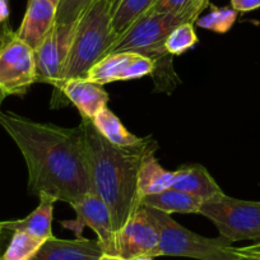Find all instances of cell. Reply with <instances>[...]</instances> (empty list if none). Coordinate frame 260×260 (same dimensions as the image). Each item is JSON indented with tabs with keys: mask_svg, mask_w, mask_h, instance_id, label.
<instances>
[{
	"mask_svg": "<svg viewBox=\"0 0 260 260\" xmlns=\"http://www.w3.org/2000/svg\"><path fill=\"white\" fill-rule=\"evenodd\" d=\"M0 125L23 154L29 194L72 206L93 192L82 125L69 129L2 111Z\"/></svg>",
	"mask_w": 260,
	"mask_h": 260,
	"instance_id": "6da1fadb",
	"label": "cell"
},
{
	"mask_svg": "<svg viewBox=\"0 0 260 260\" xmlns=\"http://www.w3.org/2000/svg\"><path fill=\"white\" fill-rule=\"evenodd\" d=\"M87 158L93 192L109 208L115 234L142 206L138 172L144 157L154 153L157 143L147 137L134 147L121 148L109 143L89 119H82Z\"/></svg>",
	"mask_w": 260,
	"mask_h": 260,
	"instance_id": "7a4b0ae2",
	"label": "cell"
},
{
	"mask_svg": "<svg viewBox=\"0 0 260 260\" xmlns=\"http://www.w3.org/2000/svg\"><path fill=\"white\" fill-rule=\"evenodd\" d=\"M209 4H194L179 13H154L148 11L117 37L106 55L130 51L147 56L154 62L152 77L157 91L171 92L180 81L172 67V55L165 49V41L180 24L195 23Z\"/></svg>",
	"mask_w": 260,
	"mask_h": 260,
	"instance_id": "3957f363",
	"label": "cell"
},
{
	"mask_svg": "<svg viewBox=\"0 0 260 260\" xmlns=\"http://www.w3.org/2000/svg\"><path fill=\"white\" fill-rule=\"evenodd\" d=\"M120 0H94L78 19L61 74L54 88L74 78H84L87 72L106 55L115 42L112 17Z\"/></svg>",
	"mask_w": 260,
	"mask_h": 260,
	"instance_id": "277c9868",
	"label": "cell"
},
{
	"mask_svg": "<svg viewBox=\"0 0 260 260\" xmlns=\"http://www.w3.org/2000/svg\"><path fill=\"white\" fill-rule=\"evenodd\" d=\"M159 229V256H182L198 260H237L236 247L219 237H204L177 223L171 214L152 209Z\"/></svg>",
	"mask_w": 260,
	"mask_h": 260,
	"instance_id": "5b68a950",
	"label": "cell"
},
{
	"mask_svg": "<svg viewBox=\"0 0 260 260\" xmlns=\"http://www.w3.org/2000/svg\"><path fill=\"white\" fill-rule=\"evenodd\" d=\"M199 214L211 219L227 241H260V202L231 198L224 192L204 202Z\"/></svg>",
	"mask_w": 260,
	"mask_h": 260,
	"instance_id": "8992f818",
	"label": "cell"
},
{
	"mask_svg": "<svg viewBox=\"0 0 260 260\" xmlns=\"http://www.w3.org/2000/svg\"><path fill=\"white\" fill-rule=\"evenodd\" d=\"M36 83L35 50L9 31L0 47V88L8 96H23Z\"/></svg>",
	"mask_w": 260,
	"mask_h": 260,
	"instance_id": "52a82bcc",
	"label": "cell"
},
{
	"mask_svg": "<svg viewBox=\"0 0 260 260\" xmlns=\"http://www.w3.org/2000/svg\"><path fill=\"white\" fill-rule=\"evenodd\" d=\"M159 229L148 207L142 204L116 232V255L124 259L159 256Z\"/></svg>",
	"mask_w": 260,
	"mask_h": 260,
	"instance_id": "ba28073f",
	"label": "cell"
},
{
	"mask_svg": "<svg viewBox=\"0 0 260 260\" xmlns=\"http://www.w3.org/2000/svg\"><path fill=\"white\" fill-rule=\"evenodd\" d=\"M71 207L76 212L77 218L74 221H62V227L72 230L77 237H81L84 227H89L97 235V240L105 254L116 255V234L112 226L111 214L99 195L89 192Z\"/></svg>",
	"mask_w": 260,
	"mask_h": 260,
	"instance_id": "9c48e42d",
	"label": "cell"
},
{
	"mask_svg": "<svg viewBox=\"0 0 260 260\" xmlns=\"http://www.w3.org/2000/svg\"><path fill=\"white\" fill-rule=\"evenodd\" d=\"M154 62L147 56L137 52H112L101 57L87 72L84 78L105 86L107 83L120 81H133L152 76Z\"/></svg>",
	"mask_w": 260,
	"mask_h": 260,
	"instance_id": "30bf717a",
	"label": "cell"
},
{
	"mask_svg": "<svg viewBox=\"0 0 260 260\" xmlns=\"http://www.w3.org/2000/svg\"><path fill=\"white\" fill-rule=\"evenodd\" d=\"M69 104H73L78 109L82 119L93 120L97 114L107 107L109 93L105 91L104 86L86 78L69 79L54 88L51 107L59 109Z\"/></svg>",
	"mask_w": 260,
	"mask_h": 260,
	"instance_id": "8fae6325",
	"label": "cell"
},
{
	"mask_svg": "<svg viewBox=\"0 0 260 260\" xmlns=\"http://www.w3.org/2000/svg\"><path fill=\"white\" fill-rule=\"evenodd\" d=\"M74 29L55 24L45 41L35 50L36 83H57L73 39Z\"/></svg>",
	"mask_w": 260,
	"mask_h": 260,
	"instance_id": "7c38bea8",
	"label": "cell"
},
{
	"mask_svg": "<svg viewBox=\"0 0 260 260\" xmlns=\"http://www.w3.org/2000/svg\"><path fill=\"white\" fill-rule=\"evenodd\" d=\"M57 6L51 0H28L23 21L16 35L36 50L54 28Z\"/></svg>",
	"mask_w": 260,
	"mask_h": 260,
	"instance_id": "4fadbf2b",
	"label": "cell"
},
{
	"mask_svg": "<svg viewBox=\"0 0 260 260\" xmlns=\"http://www.w3.org/2000/svg\"><path fill=\"white\" fill-rule=\"evenodd\" d=\"M99 240L76 237L62 240L51 237L31 260H99L104 255Z\"/></svg>",
	"mask_w": 260,
	"mask_h": 260,
	"instance_id": "5bb4252c",
	"label": "cell"
},
{
	"mask_svg": "<svg viewBox=\"0 0 260 260\" xmlns=\"http://www.w3.org/2000/svg\"><path fill=\"white\" fill-rule=\"evenodd\" d=\"M172 187L194 195L203 202L223 192L206 167L199 164L182 165L174 171Z\"/></svg>",
	"mask_w": 260,
	"mask_h": 260,
	"instance_id": "9a60e30c",
	"label": "cell"
},
{
	"mask_svg": "<svg viewBox=\"0 0 260 260\" xmlns=\"http://www.w3.org/2000/svg\"><path fill=\"white\" fill-rule=\"evenodd\" d=\"M40 203L37 208L22 219L2 222L4 231H24L34 236L49 240L52 235V216H54V204L57 202L54 197L41 192L39 195Z\"/></svg>",
	"mask_w": 260,
	"mask_h": 260,
	"instance_id": "2e32d148",
	"label": "cell"
},
{
	"mask_svg": "<svg viewBox=\"0 0 260 260\" xmlns=\"http://www.w3.org/2000/svg\"><path fill=\"white\" fill-rule=\"evenodd\" d=\"M141 203L148 208L157 209V211H161L167 214H199L202 204L204 202L194 195L170 187L158 194L144 197L142 198Z\"/></svg>",
	"mask_w": 260,
	"mask_h": 260,
	"instance_id": "e0dca14e",
	"label": "cell"
},
{
	"mask_svg": "<svg viewBox=\"0 0 260 260\" xmlns=\"http://www.w3.org/2000/svg\"><path fill=\"white\" fill-rule=\"evenodd\" d=\"M174 172L165 170L154 157V153L144 157L138 172V192L142 198L158 194L172 187Z\"/></svg>",
	"mask_w": 260,
	"mask_h": 260,
	"instance_id": "ac0fdd59",
	"label": "cell"
},
{
	"mask_svg": "<svg viewBox=\"0 0 260 260\" xmlns=\"http://www.w3.org/2000/svg\"><path fill=\"white\" fill-rule=\"evenodd\" d=\"M93 126L96 127L97 132L106 139L109 143L114 144L121 148H127V147H134L141 143L143 138L134 136L124 126L121 120L109 109L102 110L100 114L92 120Z\"/></svg>",
	"mask_w": 260,
	"mask_h": 260,
	"instance_id": "d6986e66",
	"label": "cell"
},
{
	"mask_svg": "<svg viewBox=\"0 0 260 260\" xmlns=\"http://www.w3.org/2000/svg\"><path fill=\"white\" fill-rule=\"evenodd\" d=\"M157 0H120L112 17V32L115 39L124 34L139 17L149 11ZM115 40V41H116Z\"/></svg>",
	"mask_w": 260,
	"mask_h": 260,
	"instance_id": "ffe728a7",
	"label": "cell"
},
{
	"mask_svg": "<svg viewBox=\"0 0 260 260\" xmlns=\"http://www.w3.org/2000/svg\"><path fill=\"white\" fill-rule=\"evenodd\" d=\"M46 240L24 231H14L6 251L0 260H31Z\"/></svg>",
	"mask_w": 260,
	"mask_h": 260,
	"instance_id": "44dd1931",
	"label": "cell"
},
{
	"mask_svg": "<svg viewBox=\"0 0 260 260\" xmlns=\"http://www.w3.org/2000/svg\"><path fill=\"white\" fill-rule=\"evenodd\" d=\"M209 8H211L209 13L199 17L195 23L198 24L201 28L208 29V31L216 32V34L229 32L236 22L239 12H236L231 7L219 8V7L212 6V4H209Z\"/></svg>",
	"mask_w": 260,
	"mask_h": 260,
	"instance_id": "7402d4cb",
	"label": "cell"
},
{
	"mask_svg": "<svg viewBox=\"0 0 260 260\" xmlns=\"http://www.w3.org/2000/svg\"><path fill=\"white\" fill-rule=\"evenodd\" d=\"M194 23H182L177 26L165 41V49L172 56H179L198 44Z\"/></svg>",
	"mask_w": 260,
	"mask_h": 260,
	"instance_id": "603a6c76",
	"label": "cell"
},
{
	"mask_svg": "<svg viewBox=\"0 0 260 260\" xmlns=\"http://www.w3.org/2000/svg\"><path fill=\"white\" fill-rule=\"evenodd\" d=\"M94 0H60L55 24L74 29L78 19Z\"/></svg>",
	"mask_w": 260,
	"mask_h": 260,
	"instance_id": "cb8c5ba5",
	"label": "cell"
},
{
	"mask_svg": "<svg viewBox=\"0 0 260 260\" xmlns=\"http://www.w3.org/2000/svg\"><path fill=\"white\" fill-rule=\"evenodd\" d=\"M198 3H211V0H157L149 11L154 13H179Z\"/></svg>",
	"mask_w": 260,
	"mask_h": 260,
	"instance_id": "d4e9b609",
	"label": "cell"
},
{
	"mask_svg": "<svg viewBox=\"0 0 260 260\" xmlns=\"http://www.w3.org/2000/svg\"><path fill=\"white\" fill-rule=\"evenodd\" d=\"M231 8L240 13H246L260 8V0H231Z\"/></svg>",
	"mask_w": 260,
	"mask_h": 260,
	"instance_id": "484cf974",
	"label": "cell"
},
{
	"mask_svg": "<svg viewBox=\"0 0 260 260\" xmlns=\"http://www.w3.org/2000/svg\"><path fill=\"white\" fill-rule=\"evenodd\" d=\"M237 260H260V252L250 250L249 247H236Z\"/></svg>",
	"mask_w": 260,
	"mask_h": 260,
	"instance_id": "4316f807",
	"label": "cell"
},
{
	"mask_svg": "<svg viewBox=\"0 0 260 260\" xmlns=\"http://www.w3.org/2000/svg\"><path fill=\"white\" fill-rule=\"evenodd\" d=\"M9 21V2L0 0V23H8Z\"/></svg>",
	"mask_w": 260,
	"mask_h": 260,
	"instance_id": "83f0119b",
	"label": "cell"
},
{
	"mask_svg": "<svg viewBox=\"0 0 260 260\" xmlns=\"http://www.w3.org/2000/svg\"><path fill=\"white\" fill-rule=\"evenodd\" d=\"M11 31V27H9V22L8 23H0V47L3 45L4 40H6L7 35L9 34Z\"/></svg>",
	"mask_w": 260,
	"mask_h": 260,
	"instance_id": "f1b7e54d",
	"label": "cell"
},
{
	"mask_svg": "<svg viewBox=\"0 0 260 260\" xmlns=\"http://www.w3.org/2000/svg\"><path fill=\"white\" fill-rule=\"evenodd\" d=\"M99 260H127L124 259V257H120L117 255H109V254H104Z\"/></svg>",
	"mask_w": 260,
	"mask_h": 260,
	"instance_id": "f546056e",
	"label": "cell"
},
{
	"mask_svg": "<svg viewBox=\"0 0 260 260\" xmlns=\"http://www.w3.org/2000/svg\"><path fill=\"white\" fill-rule=\"evenodd\" d=\"M247 247H249L250 250H254V251L260 252V241H257L256 244H254V245H250V246H247Z\"/></svg>",
	"mask_w": 260,
	"mask_h": 260,
	"instance_id": "4dcf8cb0",
	"label": "cell"
},
{
	"mask_svg": "<svg viewBox=\"0 0 260 260\" xmlns=\"http://www.w3.org/2000/svg\"><path fill=\"white\" fill-rule=\"evenodd\" d=\"M7 96H8V94H7L3 89L0 88V107H2V104H3V101L6 100Z\"/></svg>",
	"mask_w": 260,
	"mask_h": 260,
	"instance_id": "1f68e13d",
	"label": "cell"
},
{
	"mask_svg": "<svg viewBox=\"0 0 260 260\" xmlns=\"http://www.w3.org/2000/svg\"><path fill=\"white\" fill-rule=\"evenodd\" d=\"M130 260H153V257H148V256H139V257H134V259Z\"/></svg>",
	"mask_w": 260,
	"mask_h": 260,
	"instance_id": "d6a6232c",
	"label": "cell"
},
{
	"mask_svg": "<svg viewBox=\"0 0 260 260\" xmlns=\"http://www.w3.org/2000/svg\"><path fill=\"white\" fill-rule=\"evenodd\" d=\"M4 232H6V231H4V230H3V226H2V222H0V236H2V235H3Z\"/></svg>",
	"mask_w": 260,
	"mask_h": 260,
	"instance_id": "836d02e7",
	"label": "cell"
},
{
	"mask_svg": "<svg viewBox=\"0 0 260 260\" xmlns=\"http://www.w3.org/2000/svg\"><path fill=\"white\" fill-rule=\"evenodd\" d=\"M51 2H54V3L56 4V6H57V4H59V2H60V0H51Z\"/></svg>",
	"mask_w": 260,
	"mask_h": 260,
	"instance_id": "e575fe53",
	"label": "cell"
},
{
	"mask_svg": "<svg viewBox=\"0 0 260 260\" xmlns=\"http://www.w3.org/2000/svg\"><path fill=\"white\" fill-rule=\"evenodd\" d=\"M0 237H2V236H0ZM0 255H2V254H0Z\"/></svg>",
	"mask_w": 260,
	"mask_h": 260,
	"instance_id": "d590c367",
	"label": "cell"
}]
</instances>
